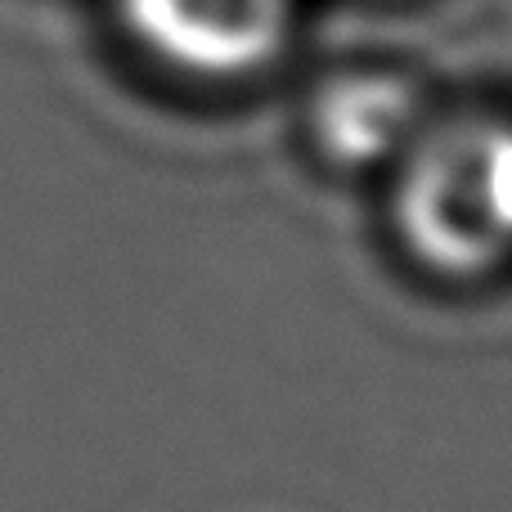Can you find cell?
<instances>
[{
    "mask_svg": "<svg viewBox=\"0 0 512 512\" xmlns=\"http://www.w3.org/2000/svg\"><path fill=\"white\" fill-rule=\"evenodd\" d=\"M396 225L436 274H486L512 256V122L423 126L400 158Z\"/></svg>",
    "mask_w": 512,
    "mask_h": 512,
    "instance_id": "1",
    "label": "cell"
},
{
    "mask_svg": "<svg viewBox=\"0 0 512 512\" xmlns=\"http://www.w3.org/2000/svg\"><path fill=\"white\" fill-rule=\"evenodd\" d=\"M131 41L149 59L203 81L270 68L292 41V0H117Z\"/></svg>",
    "mask_w": 512,
    "mask_h": 512,
    "instance_id": "2",
    "label": "cell"
},
{
    "mask_svg": "<svg viewBox=\"0 0 512 512\" xmlns=\"http://www.w3.org/2000/svg\"><path fill=\"white\" fill-rule=\"evenodd\" d=\"M423 126V95L391 68H346L310 95V140L342 167L405 158Z\"/></svg>",
    "mask_w": 512,
    "mask_h": 512,
    "instance_id": "3",
    "label": "cell"
}]
</instances>
